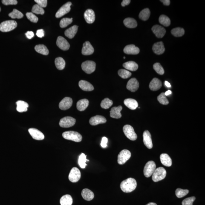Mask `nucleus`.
Segmentation results:
<instances>
[{"instance_id":"36","label":"nucleus","mask_w":205,"mask_h":205,"mask_svg":"<svg viewBox=\"0 0 205 205\" xmlns=\"http://www.w3.org/2000/svg\"><path fill=\"white\" fill-rule=\"evenodd\" d=\"M35 49L37 53L44 55H48L49 50L47 47L43 45H38L35 47Z\"/></svg>"},{"instance_id":"57","label":"nucleus","mask_w":205,"mask_h":205,"mask_svg":"<svg viewBox=\"0 0 205 205\" xmlns=\"http://www.w3.org/2000/svg\"><path fill=\"white\" fill-rule=\"evenodd\" d=\"M160 1L163 2V4L165 5L169 6L170 4V1L169 0H162Z\"/></svg>"},{"instance_id":"28","label":"nucleus","mask_w":205,"mask_h":205,"mask_svg":"<svg viewBox=\"0 0 205 205\" xmlns=\"http://www.w3.org/2000/svg\"><path fill=\"white\" fill-rule=\"evenodd\" d=\"M124 103L127 107L131 110L135 109L138 106V102L134 99H127L124 101Z\"/></svg>"},{"instance_id":"58","label":"nucleus","mask_w":205,"mask_h":205,"mask_svg":"<svg viewBox=\"0 0 205 205\" xmlns=\"http://www.w3.org/2000/svg\"><path fill=\"white\" fill-rule=\"evenodd\" d=\"M165 85H166V87H168V88H171V87L170 84L169 82H168L167 81H165Z\"/></svg>"},{"instance_id":"38","label":"nucleus","mask_w":205,"mask_h":205,"mask_svg":"<svg viewBox=\"0 0 205 205\" xmlns=\"http://www.w3.org/2000/svg\"><path fill=\"white\" fill-rule=\"evenodd\" d=\"M160 23L165 27H168L170 25L171 20L169 18L165 15H161L159 18Z\"/></svg>"},{"instance_id":"44","label":"nucleus","mask_w":205,"mask_h":205,"mask_svg":"<svg viewBox=\"0 0 205 205\" xmlns=\"http://www.w3.org/2000/svg\"><path fill=\"white\" fill-rule=\"evenodd\" d=\"M32 13L36 14L43 15L45 13V10L43 8L41 7L38 4H36L33 6L32 10Z\"/></svg>"},{"instance_id":"20","label":"nucleus","mask_w":205,"mask_h":205,"mask_svg":"<svg viewBox=\"0 0 205 205\" xmlns=\"http://www.w3.org/2000/svg\"><path fill=\"white\" fill-rule=\"evenodd\" d=\"M106 122V119L103 116L100 115H97L91 117L89 120L90 124L94 126L99 124L104 123Z\"/></svg>"},{"instance_id":"45","label":"nucleus","mask_w":205,"mask_h":205,"mask_svg":"<svg viewBox=\"0 0 205 205\" xmlns=\"http://www.w3.org/2000/svg\"><path fill=\"white\" fill-rule=\"evenodd\" d=\"M119 75L123 79H127L130 77L131 73L128 70L125 69L119 70L118 72Z\"/></svg>"},{"instance_id":"41","label":"nucleus","mask_w":205,"mask_h":205,"mask_svg":"<svg viewBox=\"0 0 205 205\" xmlns=\"http://www.w3.org/2000/svg\"><path fill=\"white\" fill-rule=\"evenodd\" d=\"M9 16L12 19H21L23 17L24 15L21 12L16 9H14L13 12L9 14Z\"/></svg>"},{"instance_id":"50","label":"nucleus","mask_w":205,"mask_h":205,"mask_svg":"<svg viewBox=\"0 0 205 205\" xmlns=\"http://www.w3.org/2000/svg\"><path fill=\"white\" fill-rule=\"evenodd\" d=\"M196 198L195 197L193 196L189 197L183 200L182 202V205H193V203L195 201Z\"/></svg>"},{"instance_id":"7","label":"nucleus","mask_w":205,"mask_h":205,"mask_svg":"<svg viewBox=\"0 0 205 205\" xmlns=\"http://www.w3.org/2000/svg\"><path fill=\"white\" fill-rule=\"evenodd\" d=\"M131 157V153L130 151L124 149L119 153L118 155L117 162L119 165L125 164Z\"/></svg>"},{"instance_id":"10","label":"nucleus","mask_w":205,"mask_h":205,"mask_svg":"<svg viewBox=\"0 0 205 205\" xmlns=\"http://www.w3.org/2000/svg\"><path fill=\"white\" fill-rule=\"evenodd\" d=\"M81 177L80 170L77 168L74 167L70 171L68 175V179L72 182L76 183L80 180Z\"/></svg>"},{"instance_id":"35","label":"nucleus","mask_w":205,"mask_h":205,"mask_svg":"<svg viewBox=\"0 0 205 205\" xmlns=\"http://www.w3.org/2000/svg\"><path fill=\"white\" fill-rule=\"evenodd\" d=\"M151 12L149 9L146 8L143 9L140 12L139 16L140 19L143 21H147L149 19L150 16Z\"/></svg>"},{"instance_id":"12","label":"nucleus","mask_w":205,"mask_h":205,"mask_svg":"<svg viewBox=\"0 0 205 205\" xmlns=\"http://www.w3.org/2000/svg\"><path fill=\"white\" fill-rule=\"evenodd\" d=\"M56 45L59 48L64 51L68 50L70 47V44L66 40L61 36H59L57 38Z\"/></svg>"},{"instance_id":"30","label":"nucleus","mask_w":205,"mask_h":205,"mask_svg":"<svg viewBox=\"0 0 205 205\" xmlns=\"http://www.w3.org/2000/svg\"><path fill=\"white\" fill-rule=\"evenodd\" d=\"M16 110L18 112L23 113L27 111L29 107L28 103L23 101L19 100L16 102Z\"/></svg>"},{"instance_id":"17","label":"nucleus","mask_w":205,"mask_h":205,"mask_svg":"<svg viewBox=\"0 0 205 205\" xmlns=\"http://www.w3.org/2000/svg\"><path fill=\"white\" fill-rule=\"evenodd\" d=\"M152 30L157 38H162L164 36L166 31L163 27L158 25H156L152 27Z\"/></svg>"},{"instance_id":"21","label":"nucleus","mask_w":205,"mask_h":205,"mask_svg":"<svg viewBox=\"0 0 205 205\" xmlns=\"http://www.w3.org/2000/svg\"><path fill=\"white\" fill-rule=\"evenodd\" d=\"M124 53L127 54L136 55L138 54L140 50L138 47L134 45H127L123 49Z\"/></svg>"},{"instance_id":"6","label":"nucleus","mask_w":205,"mask_h":205,"mask_svg":"<svg viewBox=\"0 0 205 205\" xmlns=\"http://www.w3.org/2000/svg\"><path fill=\"white\" fill-rule=\"evenodd\" d=\"M82 70L87 74H91L95 71L96 64L94 61H86L82 63Z\"/></svg>"},{"instance_id":"9","label":"nucleus","mask_w":205,"mask_h":205,"mask_svg":"<svg viewBox=\"0 0 205 205\" xmlns=\"http://www.w3.org/2000/svg\"><path fill=\"white\" fill-rule=\"evenodd\" d=\"M76 123V119L71 117H65L61 119L59 125L61 127L69 128L74 126Z\"/></svg>"},{"instance_id":"34","label":"nucleus","mask_w":205,"mask_h":205,"mask_svg":"<svg viewBox=\"0 0 205 205\" xmlns=\"http://www.w3.org/2000/svg\"><path fill=\"white\" fill-rule=\"evenodd\" d=\"M73 202V198L69 195L63 196L61 197L60 201L61 205H71Z\"/></svg>"},{"instance_id":"1","label":"nucleus","mask_w":205,"mask_h":205,"mask_svg":"<svg viewBox=\"0 0 205 205\" xmlns=\"http://www.w3.org/2000/svg\"><path fill=\"white\" fill-rule=\"evenodd\" d=\"M137 186V182L135 179L129 178L121 183L120 187L123 192L128 193L135 190Z\"/></svg>"},{"instance_id":"33","label":"nucleus","mask_w":205,"mask_h":205,"mask_svg":"<svg viewBox=\"0 0 205 205\" xmlns=\"http://www.w3.org/2000/svg\"><path fill=\"white\" fill-rule=\"evenodd\" d=\"M124 68L131 71H135L138 68V65L134 61H129L124 63L123 65Z\"/></svg>"},{"instance_id":"16","label":"nucleus","mask_w":205,"mask_h":205,"mask_svg":"<svg viewBox=\"0 0 205 205\" xmlns=\"http://www.w3.org/2000/svg\"><path fill=\"white\" fill-rule=\"evenodd\" d=\"M139 87V82L135 78H132L130 79L127 84V89L132 92H134L137 91Z\"/></svg>"},{"instance_id":"52","label":"nucleus","mask_w":205,"mask_h":205,"mask_svg":"<svg viewBox=\"0 0 205 205\" xmlns=\"http://www.w3.org/2000/svg\"><path fill=\"white\" fill-rule=\"evenodd\" d=\"M35 2L37 3V4L43 8L47 7V0H35Z\"/></svg>"},{"instance_id":"46","label":"nucleus","mask_w":205,"mask_h":205,"mask_svg":"<svg viewBox=\"0 0 205 205\" xmlns=\"http://www.w3.org/2000/svg\"><path fill=\"white\" fill-rule=\"evenodd\" d=\"M189 193V190L188 189H177L175 191V195L177 198H182L186 196Z\"/></svg>"},{"instance_id":"54","label":"nucleus","mask_w":205,"mask_h":205,"mask_svg":"<svg viewBox=\"0 0 205 205\" xmlns=\"http://www.w3.org/2000/svg\"><path fill=\"white\" fill-rule=\"evenodd\" d=\"M44 35H45V33H44V30L42 29L38 30L36 31V35L39 38H42L43 37Z\"/></svg>"},{"instance_id":"62","label":"nucleus","mask_w":205,"mask_h":205,"mask_svg":"<svg viewBox=\"0 0 205 205\" xmlns=\"http://www.w3.org/2000/svg\"><path fill=\"white\" fill-rule=\"evenodd\" d=\"M1 7H0V12H1Z\"/></svg>"},{"instance_id":"43","label":"nucleus","mask_w":205,"mask_h":205,"mask_svg":"<svg viewBox=\"0 0 205 205\" xmlns=\"http://www.w3.org/2000/svg\"><path fill=\"white\" fill-rule=\"evenodd\" d=\"M73 22V18H64L60 22V26L61 28H65Z\"/></svg>"},{"instance_id":"4","label":"nucleus","mask_w":205,"mask_h":205,"mask_svg":"<svg viewBox=\"0 0 205 205\" xmlns=\"http://www.w3.org/2000/svg\"><path fill=\"white\" fill-rule=\"evenodd\" d=\"M166 171L164 168L159 167L155 170L152 175V180L154 182H158L163 180L166 177Z\"/></svg>"},{"instance_id":"60","label":"nucleus","mask_w":205,"mask_h":205,"mask_svg":"<svg viewBox=\"0 0 205 205\" xmlns=\"http://www.w3.org/2000/svg\"><path fill=\"white\" fill-rule=\"evenodd\" d=\"M146 205H157V204H156V203H148V204H147Z\"/></svg>"},{"instance_id":"2","label":"nucleus","mask_w":205,"mask_h":205,"mask_svg":"<svg viewBox=\"0 0 205 205\" xmlns=\"http://www.w3.org/2000/svg\"><path fill=\"white\" fill-rule=\"evenodd\" d=\"M62 137L66 140L72 141L76 142H80L82 140V136L76 131H70L64 132L62 134Z\"/></svg>"},{"instance_id":"42","label":"nucleus","mask_w":205,"mask_h":205,"mask_svg":"<svg viewBox=\"0 0 205 205\" xmlns=\"http://www.w3.org/2000/svg\"><path fill=\"white\" fill-rule=\"evenodd\" d=\"M113 105V102L108 98H105L102 100L100 105L102 108L107 109Z\"/></svg>"},{"instance_id":"27","label":"nucleus","mask_w":205,"mask_h":205,"mask_svg":"<svg viewBox=\"0 0 205 205\" xmlns=\"http://www.w3.org/2000/svg\"><path fill=\"white\" fill-rule=\"evenodd\" d=\"M82 195L84 199L88 201H91L94 197V193L88 189H85L82 190Z\"/></svg>"},{"instance_id":"15","label":"nucleus","mask_w":205,"mask_h":205,"mask_svg":"<svg viewBox=\"0 0 205 205\" xmlns=\"http://www.w3.org/2000/svg\"><path fill=\"white\" fill-rule=\"evenodd\" d=\"M84 18L85 21L89 24H92L96 19L95 14L92 10L89 9L85 11L84 13Z\"/></svg>"},{"instance_id":"39","label":"nucleus","mask_w":205,"mask_h":205,"mask_svg":"<svg viewBox=\"0 0 205 205\" xmlns=\"http://www.w3.org/2000/svg\"><path fill=\"white\" fill-rule=\"evenodd\" d=\"M87 156L85 155V154L82 153L79 156L78 158V164L80 167L82 169H84L85 168V166L87 165L86 164V162L89 161V160H87L86 159Z\"/></svg>"},{"instance_id":"53","label":"nucleus","mask_w":205,"mask_h":205,"mask_svg":"<svg viewBox=\"0 0 205 205\" xmlns=\"http://www.w3.org/2000/svg\"><path fill=\"white\" fill-rule=\"evenodd\" d=\"M108 138L106 137H102L101 143V146L103 148H106L107 147V144L108 143Z\"/></svg>"},{"instance_id":"51","label":"nucleus","mask_w":205,"mask_h":205,"mask_svg":"<svg viewBox=\"0 0 205 205\" xmlns=\"http://www.w3.org/2000/svg\"><path fill=\"white\" fill-rule=\"evenodd\" d=\"M2 2L3 4L6 5H15L17 4L18 3V1L16 0H2Z\"/></svg>"},{"instance_id":"31","label":"nucleus","mask_w":205,"mask_h":205,"mask_svg":"<svg viewBox=\"0 0 205 205\" xmlns=\"http://www.w3.org/2000/svg\"><path fill=\"white\" fill-rule=\"evenodd\" d=\"M89 105V101L86 99H82L78 101L76 104V107L79 111H85Z\"/></svg>"},{"instance_id":"61","label":"nucleus","mask_w":205,"mask_h":205,"mask_svg":"<svg viewBox=\"0 0 205 205\" xmlns=\"http://www.w3.org/2000/svg\"><path fill=\"white\" fill-rule=\"evenodd\" d=\"M123 58H124V59H125V57H124Z\"/></svg>"},{"instance_id":"56","label":"nucleus","mask_w":205,"mask_h":205,"mask_svg":"<svg viewBox=\"0 0 205 205\" xmlns=\"http://www.w3.org/2000/svg\"><path fill=\"white\" fill-rule=\"evenodd\" d=\"M130 2L131 1L130 0H123L122 2L121 5L122 7H125V6L128 5Z\"/></svg>"},{"instance_id":"14","label":"nucleus","mask_w":205,"mask_h":205,"mask_svg":"<svg viewBox=\"0 0 205 205\" xmlns=\"http://www.w3.org/2000/svg\"><path fill=\"white\" fill-rule=\"evenodd\" d=\"M30 135L34 140H42L45 138V136L43 133L39 130L35 128H30L28 130Z\"/></svg>"},{"instance_id":"13","label":"nucleus","mask_w":205,"mask_h":205,"mask_svg":"<svg viewBox=\"0 0 205 205\" xmlns=\"http://www.w3.org/2000/svg\"><path fill=\"white\" fill-rule=\"evenodd\" d=\"M72 104V99L71 98L66 97L60 102L59 108L61 110H66L71 108Z\"/></svg>"},{"instance_id":"29","label":"nucleus","mask_w":205,"mask_h":205,"mask_svg":"<svg viewBox=\"0 0 205 205\" xmlns=\"http://www.w3.org/2000/svg\"><path fill=\"white\" fill-rule=\"evenodd\" d=\"M78 28V26L74 25L67 29L65 32V36L70 39H73L77 33Z\"/></svg>"},{"instance_id":"37","label":"nucleus","mask_w":205,"mask_h":205,"mask_svg":"<svg viewBox=\"0 0 205 205\" xmlns=\"http://www.w3.org/2000/svg\"><path fill=\"white\" fill-rule=\"evenodd\" d=\"M55 65L56 68L59 70H63L65 66V62L61 57L56 58L55 61Z\"/></svg>"},{"instance_id":"40","label":"nucleus","mask_w":205,"mask_h":205,"mask_svg":"<svg viewBox=\"0 0 205 205\" xmlns=\"http://www.w3.org/2000/svg\"><path fill=\"white\" fill-rule=\"evenodd\" d=\"M171 33L174 36L176 37H180L184 34L185 30L183 28L177 27V28L173 29L171 30Z\"/></svg>"},{"instance_id":"23","label":"nucleus","mask_w":205,"mask_h":205,"mask_svg":"<svg viewBox=\"0 0 205 205\" xmlns=\"http://www.w3.org/2000/svg\"><path fill=\"white\" fill-rule=\"evenodd\" d=\"M122 109V107L121 106H119L118 107H113L110 111V116L113 118H120L122 117V114H121L120 112Z\"/></svg>"},{"instance_id":"22","label":"nucleus","mask_w":205,"mask_h":205,"mask_svg":"<svg viewBox=\"0 0 205 205\" xmlns=\"http://www.w3.org/2000/svg\"><path fill=\"white\" fill-rule=\"evenodd\" d=\"M153 51L156 54H163L165 51L164 45L163 42H160L155 43L152 47Z\"/></svg>"},{"instance_id":"26","label":"nucleus","mask_w":205,"mask_h":205,"mask_svg":"<svg viewBox=\"0 0 205 205\" xmlns=\"http://www.w3.org/2000/svg\"><path fill=\"white\" fill-rule=\"evenodd\" d=\"M161 162L164 166L170 167L172 164V161L169 155L166 154H162L160 156Z\"/></svg>"},{"instance_id":"48","label":"nucleus","mask_w":205,"mask_h":205,"mask_svg":"<svg viewBox=\"0 0 205 205\" xmlns=\"http://www.w3.org/2000/svg\"><path fill=\"white\" fill-rule=\"evenodd\" d=\"M154 69L157 72V73L160 75H163L164 74L165 71L163 67L159 63H156L153 66Z\"/></svg>"},{"instance_id":"5","label":"nucleus","mask_w":205,"mask_h":205,"mask_svg":"<svg viewBox=\"0 0 205 205\" xmlns=\"http://www.w3.org/2000/svg\"><path fill=\"white\" fill-rule=\"evenodd\" d=\"M123 131L126 137L129 140L135 141L137 138V135L134 128L131 125H126L123 127Z\"/></svg>"},{"instance_id":"19","label":"nucleus","mask_w":205,"mask_h":205,"mask_svg":"<svg viewBox=\"0 0 205 205\" xmlns=\"http://www.w3.org/2000/svg\"><path fill=\"white\" fill-rule=\"evenodd\" d=\"M94 51V48L89 42L86 41L83 44L82 50V54L85 56H88L92 54Z\"/></svg>"},{"instance_id":"55","label":"nucleus","mask_w":205,"mask_h":205,"mask_svg":"<svg viewBox=\"0 0 205 205\" xmlns=\"http://www.w3.org/2000/svg\"><path fill=\"white\" fill-rule=\"evenodd\" d=\"M25 35L26 36V37L28 38V39H31L34 36V33L32 31L27 32V33H25Z\"/></svg>"},{"instance_id":"49","label":"nucleus","mask_w":205,"mask_h":205,"mask_svg":"<svg viewBox=\"0 0 205 205\" xmlns=\"http://www.w3.org/2000/svg\"><path fill=\"white\" fill-rule=\"evenodd\" d=\"M26 16L28 19L32 22L36 23L38 22V20H39V19H38L37 17L34 14L31 13V12H30V13L29 12V13H26Z\"/></svg>"},{"instance_id":"25","label":"nucleus","mask_w":205,"mask_h":205,"mask_svg":"<svg viewBox=\"0 0 205 205\" xmlns=\"http://www.w3.org/2000/svg\"><path fill=\"white\" fill-rule=\"evenodd\" d=\"M79 87L85 91H91L94 90V87L89 82L85 80H81L79 82Z\"/></svg>"},{"instance_id":"47","label":"nucleus","mask_w":205,"mask_h":205,"mask_svg":"<svg viewBox=\"0 0 205 205\" xmlns=\"http://www.w3.org/2000/svg\"><path fill=\"white\" fill-rule=\"evenodd\" d=\"M158 102L162 105H167L169 103V101L165 96V93H162L157 97Z\"/></svg>"},{"instance_id":"3","label":"nucleus","mask_w":205,"mask_h":205,"mask_svg":"<svg viewBox=\"0 0 205 205\" xmlns=\"http://www.w3.org/2000/svg\"><path fill=\"white\" fill-rule=\"evenodd\" d=\"M17 26V23L13 20L4 21L0 24V31L8 32L14 30Z\"/></svg>"},{"instance_id":"59","label":"nucleus","mask_w":205,"mask_h":205,"mask_svg":"<svg viewBox=\"0 0 205 205\" xmlns=\"http://www.w3.org/2000/svg\"><path fill=\"white\" fill-rule=\"evenodd\" d=\"M172 93V92H171L170 90H168L167 91H166V92L165 93V96H166L169 95L170 94H171Z\"/></svg>"},{"instance_id":"18","label":"nucleus","mask_w":205,"mask_h":205,"mask_svg":"<svg viewBox=\"0 0 205 205\" xmlns=\"http://www.w3.org/2000/svg\"><path fill=\"white\" fill-rule=\"evenodd\" d=\"M143 142L144 145L148 149H151L153 148V144L151 135L149 131H144L143 134Z\"/></svg>"},{"instance_id":"24","label":"nucleus","mask_w":205,"mask_h":205,"mask_svg":"<svg viewBox=\"0 0 205 205\" xmlns=\"http://www.w3.org/2000/svg\"><path fill=\"white\" fill-rule=\"evenodd\" d=\"M161 81L157 78H154L150 83L149 88L153 91H157L162 87Z\"/></svg>"},{"instance_id":"32","label":"nucleus","mask_w":205,"mask_h":205,"mask_svg":"<svg viewBox=\"0 0 205 205\" xmlns=\"http://www.w3.org/2000/svg\"><path fill=\"white\" fill-rule=\"evenodd\" d=\"M125 26L128 28H134L137 26V23L134 18H128L123 21Z\"/></svg>"},{"instance_id":"8","label":"nucleus","mask_w":205,"mask_h":205,"mask_svg":"<svg viewBox=\"0 0 205 205\" xmlns=\"http://www.w3.org/2000/svg\"><path fill=\"white\" fill-rule=\"evenodd\" d=\"M156 165L153 161L148 162L146 164L144 169V174L146 177H150L156 169Z\"/></svg>"},{"instance_id":"11","label":"nucleus","mask_w":205,"mask_h":205,"mask_svg":"<svg viewBox=\"0 0 205 205\" xmlns=\"http://www.w3.org/2000/svg\"><path fill=\"white\" fill-rule=\"evenodd\" d=\"M72 3L70 2L66 3L57 12L56 14V17L57 18H60L69 12L71 10V7Z\"/></svg>"}]
</instances>
